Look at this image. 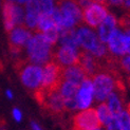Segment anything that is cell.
I'll return each mask as SVG.
<instances>
[{"mask_svg": "<svg viewBox=\"0 0 130 130\" xmlns=\"http://www.w3.org/2000/svg\"><path fill=\"white\" fill-rule=\"evenodd\" d=\"M14 70L20 78L22 85L33 93L41 85L42 69L30 62L27 58H18L14 62Z\"/></svg>", "mask_w": 130, "mask_h": 130, "instance_id": "6da1fadb", "label": "cell"}, {"mask_svg": "<svg viewBox=\"0 0 130 130\" xmlns=\"http://www.w3.org/2000/svg\"><path fill=\"white\" fill-rule=\"evenodd\" d=\"M54 47L43 39L40 33H33L25 44L27 59L34 64H45L51 61L52 52Z\"/></svg>", "mask_w": 130, "mask_h": 130, "instance_id": "7a4b0ae2", "label": "cell"}, {"mask_svg": "<svg viewBox=\"0 0 130 130\" xmlns=\"http://www.w3.org/2000/svg\"><path fill=\"white\" fill-rule=\"evenodd\" d=\"M76 36L79 47L90 52L95 57L100 58V59H105L109 55L107 45L100 40V38L93 31H91L85 25L79 24L78 29L76 30Z\"/></svg>", "mask_w": 130, "mask_h": 130, "instance_id": "3957f363", "label": "cell"}, {"mask_svg": "<svg viewBox=\"0 0 130 130\" xmlns=\"http://www.w3.org/2000/svg\"><path fill=\"white\" fill-rule=\"evenodd\" d=\"M121 73L119 70L113 71H103L95 74L92 77L93 84V95L97 103H103L107 100L109 94L115 88V82L121 78Z\"/></svg>", "mask_w": 130, "mask_h": 130, "instance_id": "277c9868", "label": "cell"}, {"mask_svg": "<svg viewBox=\"0 0 130 130\" xmlns=\"http://www.w3.org/2000/svg\"><path fill=\"white\" fill-rule=\"evenodd\" d=\"M63 83V67L54 61H49L42 69V79L40 89L47 92L59 91Z\"/></svg>", "mask_w": 130, "mask_h": 130, "instance_id": "5b68a950", "label": "cell"}, {"mask_svg": "<svg viewBox=\"0 0 130 130\" xmlns=\"http://www.w3.org/2000/svg\"><path fill=\"white\" fill-rule=\"evenodd\" d=\"M32 35H33V32L29 31L24 24L15 27L9 33L10 52L13 56L16 57V59L20 58V55L25 49V44Z\"/></svg>", "mask_w": 130, "mask_h": 130, "instance_id": "8992f818", "label": "cell"}, {"mask_svg": "<svg viewBox=\"0 0 130 130\" xmlns=\"http://www.w3.org/2000/svg\"><path fill=\"white\" fill-rule=\"evenodd\" d=\"M102 123L95 109H86L76 113L72 119L71 130H95L102 128Z\"/></svg>", "mask_w": 130, "mask_h": 130, "instance_id": "52a82bcc", "label": "cell"}, {"mask_svg": "<svg viewBox=\"0 0 130 130\" xmlns=\"http://www.w3.org/2000/svg\"><path fill=\"white\" fill-rule=\"evenodd\" d=\"M82 14L84 23L90 28L95 29L99 28V25L104 21V19L108 16L109 12L107 6L100 3H92L84 10Z\"/></svg>", "mask_w": 130, "mask_h": 130, "instance_id": "ba28073f", "label": "cell"}, {"mask_svg": "<svg viewBox=\"0 0 130 130\" xmlns=\"http://www.w3.org/2000/svg\"><path fill=\"white\" fill-rule=\"evenodd\" d=\"M77 52L78 50L67 47V45H59L53 49L51 60L58 63L61 67L75 66V64H78Z\"/></svg>", "mask_w": 130, "mask_h": 130, "instance_id": "9c48e42d", "label": "cell"}, {"mask_svg": "<svg viewBox=\"0 0 130 130\" xmlns=\"http://www.w3.org/2000/svg\"><path fill=\"white\" fill-rule=\"evenodd\" d=\"M108 51L114 57H122L127 54L125 34L119 29H115L108 40Z\"/></svg>", "mask_w": 130, "mask_h": 130, "instance_id": "30bf717a", "label": "cell"}, {"mask_svg": "<svg viewBox=\"0 0 130 130\" xmlns=\"http://www.w3.org/2000/svg\"><path fill=\"white\" fill-rule=\"evenodd\" d=\"M78 86H75L73 84L63 82L61 84V87L59 89L60 95L63 101V106L66 111H74V110L78 109L77 107V101H76V95L78 92Z\"/></svg>", "mask_w": 130, "mask_h": 130, "instance_id": "8fae6325", "label": "cell"}, {"mask_svg": "<svg viewBox=\"0 0 130 130\" xmlns=\"http://www.w3.org/2000/svg\"><path fill=\"white\" fill-rule=\"evenodd\" d=\"M93 84L92 78H87L83 82V84L79 86L78 92L76 95L77 101V107L78 109H86L89 107L93 100Z\"/></svg>", "mask_w": 130, "mask_h": 130, "instance_id": "7c38bea8", "label": "cell"}, {"mask_svg": "<svg viewBox=\"0 0 130 130\" xmlns=\"http://www.w3.org/2000/svg\"><path fill=\"white\" fill-rule=\"evenodd\" d=\"M126 91L114 89L107 97V106L111 112L112 116H118L123 111V105L125 103Z\"/></svg>", "mask_w": 130, "mask_h": 130, "instance_id": "4fadbf2b", "label": "cell"}, {"mask_svg": "<svg viewBox=\"0 0 130 130\" xmlns=\"http://www.w3.org/2000/svg\"><path fill=\"white\" fill-rule=\"evenodd\" d=\"M87 77L88 76L78 64L63 67V82H68L79 87Z\"/></svg>", "mask_w": 130, "mask_h": 130, "instance_id": "5bb4252c", "label": "cell"}, {"mask_svg": "<svg viewBox=\"0 0 130 130\" xmlns=\"http://www.w3.org/2000/svg\"><path fill=\"white\" fill-rule=\"evenodd\" d=\"M116 29V18L112 14H108V16L104 19V21L99 25V37L103 43L108 42L112 32Z\"/></svg>", "mask_w": 130, "mask_h": 130, "instance_id": "9a60e30c", "label": "cell"}, {"mask_svg": "<svg viewBox=\"0 0 130 130\" xmlns=\"http://www.w3.org/2000/svg\"><path fill=\"white\" fill-rule=\"evenodd\" d=\"M59 34H60V39H59L60 45H67V47L78 50L79 43H78V40H77L76 30L74 28L64 30Z\"/></svg>", "mask_w": 130, "mask_h": 130, "instance_id": "2e32d148", "label": "cell"}, {"mask_svg": "<svg viewBox=\"0 0 130 130\" xmlns=\"http://www.w3.org/2000/svg\"><path fill=\"white\" fill-rule=\"evenodd\" d=\"M13 8H14V3L13 2H4L3 6H2L4 28L8 33H10V32L15 28L14 18H13Z\"/></svg>", "mask_w": 130, "mask_h": 130, "instance_id": "e0dca14e", "label": "cell"}, {"mask_svg": "<svg viewBox=\"0 0 130 130\" xmlns=\"http://www.w3.org/2000/svg\"><path fill=\"white\" fill-rule=\"evenodd\" d=\"M55 27L54 20L52 18V15H45V14H41L38 17V22H37V27L34 33H43V32L48 31L52 28Z\"/></svg>", "mask_w": 130, "mask_h": 130, "instance_id": "ac0fdd59", "label": "cell"}, {"mask_svg": "<svg viewBox=\"0 0 130 130\" xmlns=\"http://www.w3.org/2000/svg\"><path fill=\"white\" fill-rule=\"evenodd\" d=\"M96 112H97V115H99V119L102 123V125H107V123L111 120L112 118V114L110 112V110L107 106V104L105 102L101 103L99 106H97V109H96Z\"/></svg>", "mask_w": 130, "mask_h": 130, "instance_id": "d6986e66", "label": "cell"}, {"mask_svg": "<svg viewBox=\"0 0 130 130\" xmlns=\"http://www.w3.org/2000/svg\"><path fill=\"white\" fill-rule=\"evenodd\" d=\"M40 34L42 35L43 39L47 41L49 44L53 45V47L57 42L58 37H59V32H58V30L56 29V27L52 28V29H50L48 31H45V32H43V33H40Z\"/></svg>", "mask_w": 130, "mask_h": 130, "instance_id": "ffe728a7", "label": "cell"}, {"mask_svg": "<svg viewBox=\"0 0 130 130\" xmlns=\"http://www.w3.org/2000/svg\"><path fill=\"white\" fill-rule=\"evenodd\" d=\"M39 2V8H40V13L45 15H51L53 12L55 5L54 2L55 0H38Z\"/></svg>", "mask_w": 130, "mask_h": 130, "instance_id": "44dd1931", "label": "cell"}, {"mask_svg": "<svg viewBox=\"0 0 130 130\" xmlns=\"http://www.w3.org/2000/svg\"><path fill=\"white\" fill-rule=\"evenodd\" d=\"M25 10H27V14L39 16L40 15V8L38 0H29L25 3Z\"/></svg>", "mask_w": 130, "mask_h": 130, "instance_id": "7402d4cb", "label": "cell"}, {"mask_svg": "<svg viewBox=\"0 0 130 130\" xmlns=\"http://www.w3.org/2000/svg\"><path fill=\"white\" fill-rule=\"evenodd\" d=\"M119 68L120 70L126 72L128 75H130V54H125L119 58Z\"/></svg>", "mask_w": 130, "mask_h": 130, "instance_id": "603a6c76", "label": "cell"}, {"mask_svg": "<svg viewBox=\"0 0 130 130\" xmlns=\"http://www.w3.org/2000/svg\"><path fill=\"white\" fill-rule=\"evenodd\" d=\"M121 28H123L125 31H128L130 30V12L129 13H126L125 15H123L119 21Z\"/></svg>", "mask_w": 130, "mask_h": 130, "instance_id": "cb8c5ba5", "label": "cell"}, {"mask_svg": "<svg viewBox=\"0 0 130 130\" xmlns=\"http://www.w3.org/2000/svg\"><path fill=\"white\" fill-rule=\"evenodd\" d=\"M106 127H107V130H122V127L115 116H112L111 120L107 123Z\"/></svg>", "mask_w": 130, "mask_h": 130, "instance_id": "d4e9b609", "label": "cell"}, {"mask_svg": "<svg viewBox=\"0 0 130 130\" xmlns=\"http://www.w3.org/2000/svg\"><path fill=\"white\" fill-rule=\"evenodd\" d=\"M13 118L15 119V121L20 122L21 119H22V114H21V112H20V110L17 109V108L13 109Z\"/></svg>", "mask_w": 130, "mask_h": 130, "instance_id": "484cf974", "label": "cell"}, {"mask_svg": "<svg viewBox=\"0 0 130 130\" xmlns=\"http://www.w3.org/2000/svg\"><path fill=\"white\" fill-rule=\"evenodd\" d=\"M124 0H107V5L112 4V5H122Z\"/></svg>", "mask_w": 130, "mask_h": 130, "instance_id": "4316f807", "label": "cell"}, {"mask_svg": "<svg viewBox=\"0 0 130 130\" xmlns=\"http://www.w3.org/2000/svg\"><path fill=\"white\" fill-rule=\"evenodd\" d=\"M6 127V123L4 119H0V130H5Z\"/></svg>", "mask_w": 130, "mask_h": 130, "instance_id": "83f0119b", "label": "cell"}, {"mask_svg": "<svg viewBox=\"0 0 130 130\" xmlns=\"http://www.w3.org/2000/svg\"><path fill=\"white\" fill-rule=\"evenodd\" d=\"M122 6L124 9H130V0H124V1H123Z\"/></svg>", "mask_w": 130, "mask_h": 130, "instance_id": "f1b7e54d", "label": "cell"}, {"mask_svg": "<svg viewBox=\"0 0 130 130\" xmlns=\"http://www.w3.org/2000/svg\"><path fill=\"white\" fill-rule=\"evenodd\" d=\"M93 3H100V4H103V5H107V0H92Z\"/></svg>", "mask_w": 130, "mask_h": 130, "instance_id": "f546056e", "label": "cell"}, {"mask_svg": "<svg viewBox=\"0 0 130 130\" xmlns=\"http://www.w3.org/2000/svg\"><path fill=\"white\" fill-rule=\"evenodd\" d=\"M31 126H32V128H33V130H41V128L38 126L35 122H31Z\"/></svg>", "mask_w": 130, "mask_h": 130, "instance_id": "4dcf8cb0", "label": "cell"}, {"mask_svg": "<svg viewBox=\"0 0 130 130\" xmlns=\"http://www.w3.org/2000/svg\"><path fill=\"white\" fill-rule=\"evenodd\" d=\"M15 2H17L18 4H23V3H27L29 0H14Z\"/></svg>", "mask_w": 130, "mask_h": 130, "instance_id": "1f68e13d", "label": "cell"}, {"mask_svg": "<svg viewBox=\"0 0 130 130\" xmlns=\"http://www.w3.org/2000/svg\"><path fill=\"white\" fill-rule=\"evenodd\" d=\"M126 111H127V113H128V115H129V118H130V103L126 105Z\"/></svg>", "mask_w": 130, "mask_h": 130, "instance_id": "d6a6232c", "label": "cell"}, {"mask_svg": "<svg viewBox=\"0 0 130 130\" xmlns=\"http://www.w3.org/2000/svg\"><path fill=\"white\" fill-rule=\"evenodd\" d=\"M6 95H8V97H9V99H12V97H13V93L11 92L10 90H8V91H6Z\"/></svg>", "mask_w": 130, "mask_h": 130, "instance_id": "836d02e7", "label": "cell"}, {"mask_svg": "<svg viewBox=\"0 0 130 130\" xmlns=\"http://www.w3.org/2000/svg\"><path fill=\"white\" fill-rule=\"evenodd\" d=\"M14 0H4V2H13Z\"/></svg>", "mask_w": 130, "mask_h": 130, "instance_id": "e575fe53", "label": "cell"}]
</instances>
